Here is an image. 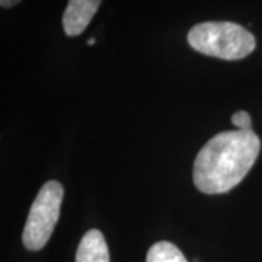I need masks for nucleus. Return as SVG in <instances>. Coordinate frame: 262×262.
I'll list each match as a JSON object with an SVG mask.
<instances>
[{
  "instance_id": "1",
  "label": "nucleus",
  "mask_w": 262,
  "mask_h": 262,
  "mask_svg": "<svg viewBox=\"0 0 262 262\" xmlns=\"http://www.w3.org/2000/svg\"><path fill=\"white\" fill-rule=\"evenodd\" d=\"M261 150L251 131H223L200 150L194 162V184L204 194H225L239 185L252 169Z\"/></svg>"
},
{
  "instance_id": "2",
  "label": "nucleus",
  "mask_w": 262,
  "mask_h": 262,
  "mask_svg": "<svg viewBox=\"0 0 262 262\" xmlns=\"http://www.w3.org/2000/svg\"><path fill=\"white\" fill-rule=\"evenodd\" d=\"M188 44L204 56L220 60H242L256 47L252 34L234 22H203L188 32Z\"/></svg>"
},
{
  "instance_id": "3",
  "label": "nucleus",
  "mask_w": 262,
  "mask_h": 262,
  "mask_svg": "<svg viewBox=\"0 0 262 262\" xmlns=\"http://www.w3.org/2000/svg\"><path fill=\"white\" fill-rule=\"evenodd\" d=\"M63 196L64 188L57 181H48L38 191L22 233L28 251H41L47 245L60 217Z\"/></svg>"
},
{
  "instance_id": "4",
  "label": "nucleus",
  "mask_w": 262,
  "mask_h": 262,
  "mask_svg": "<svg viewBox=\"0 0 262 262\" xmlns=\"http://www.w3.org/2000/svg\"><path fill=\"white\" fill-rule=\"evenodd\" d=\"M102 0H69L63 13V29L67 37H77L88 28Z\"/></svg>"
},
{
  "instance_id": "5",
  "label": "nucleus",
  "mask_w": 262,
  "mask_h": 262,
  "mask_svg": "<svg viewBox=\"0 0 262 262\" xmlns=\"http://www.w3.org/2000/svg\"><path fill=\"white\" fill-rule=\"evenodd\" d=\"M76 262H111L103 234L92 229L86 232L76 252Z\"/></svg>"
},
{
  "instance_id": "6",
  "label": "nucleus",
  "mask_w": 262,
  "mask_h": 262,
  "mask_svg": "<svg viewBox=\"0 0 262 262\" xmlns=\"http://www.w3.org/2000/svg\"><path fill=\"white\" fill-rule=\"evenodd\" d=\"M146 262H188L178 246L170 242H158L147 252Z\"/></svg>"
},
{
  "instance_id": "7",
  "label": "nucleus",
  "mask_w": 262,
  "mask_h": 262,
  "mask_svg": "<svg viewBox=\"0 0 262 262\" xmlns=\"http://www.w3.org/2000/svg\"><path fill=\"white\" fill-rule=\"evenodd\" d=\"M232 124L237 130L251 131L252 127V118L246 111H237L232 115Z\"/></svg>"
},
{
  "instance_id": "8",
  "label": "nucleus",
  "mask_w": 262,
  "mask_h": 262,
  "mask_svg": "<svg viewBox=\"0 0 262 262\" xmlns=\"http://www.w3.org/2000/svg\"><path fill=\"white\" fill-rule=\"evenodd\" d=\"M20 2L22 0H0V5H2V8H13Z\"/></svg>"
},
{
  "instance_id": "9",
  "label": "nucleus",
  "mask_w": 262,
  "mask_h": 262,
  "mask_svg": "<svg viewBox=\"0 0 262 262\" xmlns=\"http://www.w3.org/2000/svg\"><path fill=\"white\" fill-rule=\"evenodd\" d=\"M88 44H89V46H94V44H95V39H94V38H91V39L88 41Z\"/></svg>"
}]
</instances>
